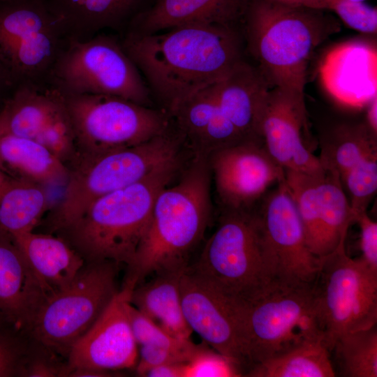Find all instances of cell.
<instances>
[{
    "label": "cell",
    "mask_w": 377,
    "mask_h": 377,
    "mask_svg": "<svg viewBox=\"0 0 377 377\" xmlns=\"http://www.w3.org/2000/svg\"><path fill=\"white\" fill-rule=\"evenodd\" d=\"M120 39L168 115L242 59L235 27L189 24L152 34L125 30Z\"/></svg>",
    "instance_id": "6da1fadb"
},
{
    "label": "cell",
    "mask_w": 377,
    "mask_h": 377,
    "mask_svg": "<svg viewBox=\"0 0 377 377\" xmlns=\"http://www.w3.org/2000/svg\"><path fill=\"white\" fill-rule=\"evenodd\" d=\"M175 185L158 194L124 283L134 288L152 274L184 269L212 216L207 156L192 155Z\"/></svg>",
    "instance_id": "7a4b0ae2"
},
{
    "label": "cell",
    "mask_w": 377,
    "mask_h": 377,
    "mask_svg": "<svg viewBox=\"0 0 377 377\" xmlns=\"http://www.w3.org/2000/svg\"><path fill=\"white\" fill-rule=\"evenodd\" d=\"M326 10L250 0L243 17L245 38L271 87L304 100L307 68L316 48L340 29Z\"/></svg>",
    "instance_id": "3957f363"
},
{
    "label": "cell",
    "mask_w": 377,
    "mask_h": 377,
    "mask_svg": "<svg viewBox=\"0 0 377 377\" xmlns=\"http://www.w3.org/2000/svg\"><path fill=\"white\" fill-rule=\"evenodd\" d=\"M184 161L165 165L140 182L93 202L62 231L89 262L129 265L148 226L155 200L182 169Z\"/></svg>",
    "instance_id": "277c9868"
},
{
    "label": "cell",
    "mask_w": 377,
    "mask_h": 377,
    "mask_svg": "<svg viewBox=\"0 0 377 377\" xmlns=\"http://www.w3.org/2000/svg\"><path fill=\"white\" fill-rule=\"evenodd\" d=\"M183 148L180 137L170 128L133 146L80 157L69 168L63 195L48 219L50 231L66 230L98 198L184 161Z\"/></svg>",
    "instance_id": "5b68a950"
},
{
    "label": "cell",
    "mask_w": 377,
    "mask_h": 377,
    "mask_svg": "<svg viewBox=\"0 0 377 377\" xmlns=\"http://www.w3.org/2000/svg\"><path fill=\"white\" fill-rule=\"evenodd\" d=\"M241 313L249 369L305 341H324L314 283L271 284L241 303Z\"/></svg>",
    "instance_id": "8992f818"
},
{
    "label": "cell",
    "mask_w": 377,
    "mask_h": 377,
    "mask_svg": "<svg viewBox=\"0 0 377 377\" xmlns=\"http://www.w3.org/2000/svg\"><path fill=\"white\" fill-rule=\"evenodd\" d=\"M68 38L47 0H0V83L8 94L49 84Z\"/></svg>",
    "instance_id": "52a82bcc"
},
{
    "label": "cell",
    "mask_w": 377,
    "mask_h": 377,
    "mask_svg": "<svg viewBox=\"0 0 377 377\" xmlns=\"http://www.w3.org/2000/svg\"><path fill=\"white\" fill-rule=\"evenodd\" d=\"M188 268L240 303L271 285L255 209L221 210L219 224Z\"/></svg>",
    "instance_id": "ba28073f"
},
{
    "label": "cell",
    "mask_w": 377,
    "mask_h": 377,
    "mask_svg": "<svg viewBox=\"0 0 377 377\" xmlns=\"http://www.w3.org/2000/svg\"><path fill=\"white\" fill-rule=\"evenodd\" d=\"M49 84L64 94H102L151 107L149 91L120 38L99 33L69 40L52 70Z\"/></svg>",
    "instance_id": "9c48e42d"
},
{
    "label": "cell",
    "mask_w": 377,
    "mask_h": 377,
    "mask_svg": "<svg viewBox=\"0 0 377 377\" xmlns=\"http://www.w3.org/2000/svg\"><path fill=\"white\" fill-rule=\"evenodd\" d=\"M118 266L111 261L84 265L68 286L46 298L26 334L34 343L67 357L117 293Z\"/></svg>",
    "instance_id": "30bf717a"
},
{
    "label": "cell",
    "mask_w": 377,
    "mask_h": 377,
    "mask_svg": "<svg viewBox=\"0 0 377 377\" xmlns=\"http://www.w3.org/2000/svg\"><path fill=\"white\" fill-rule=\"evenodd\" d=\"M64 95L78 158L133 146L170 128L166 112L128 99L102 94Z\"/></svg>",
    "instance_id": "8fae6325"
},
{
    "label": "cell",
    "mask_w": 377,
    "mask_h": 377,
    "mask_svg": "<svg viewBox=\"0 0 377 377\" xmlns=\"http://www.w3.org/2000/svg\"><path fill=\"white\" fill-rule=\"evenodd\" d=\"M345 242L319 258L314 282L324 342L330 352L339 336L377 323V272L360 258H350Z\"/></svg>",
    "instance_id": "7c38bea8"
},
{
    "label": "cell",
    "mask_w": 377,
    "mask_h": 377,
    "mask_svg": "<svg viewBox=\"0 0 377 377\" xmlns=\"http://www.w3.org/2000/svg\"><path fill=\"white\" fill-rule=\"evenodd\" d=\"M271 284L313 283L319 258L309 250L303 226L284 180L255 207Z\"/></svg>",
    "instance_id": "4fadbf2b"
},
{
    "label": "cell",
    "mask_w": 377,
    "mask_h": 377,
    "mask_svg": "<svg viewBox=\"0 0 377 377\" xmlns=\"http://www.w3.org/2000/svg\"><path fill=\"white\" fill-rule=\"evenodd\" d=\"M284 182L301 220L311 252L320 258L346 239L354 214L339 176L284 170Z\"/></svg>",
    "instance_id": "5bb4252c"
},
{
    "label": "cell",
    "mask_w": 377,
    "mask_h": 377,
    "mask_svg": "<svg viewBox=\"0 0 377 377\" xmlns=\"http://www.w3.org/2000/svg\"><path fill=\"white\" fill-rule=\"evenodd\" d=\"M207 161L221 210H252L269 188L284 180V170L260 140L218 149Z\"/></svg>",
    "instance_id": "9a60e30c"
},
{
    "label": "cell",
    "mask_w": 377,
    "mask_h": 377,
    "mask_svg": "<svg viewBox=\"0 0 377 377\" xmlns=\"http://www.w3.org/2000/svg\"><path fill=\"white\" fill-rule=\"evenodd\" d=\"M185 320L213 350L241 367L248 366L242 332L241 304L214 288L188 266L180 279Z\"/></svg>",
    "instance_id": "2e32d148"
},
{
    "label": "cell",
    "mask_w": 377,
    "mask_h": 377,
    "mask_svg": "<svg viewBox=\"0 0 377 377\" xmlns=\"http://www.w3.org/2000/svg\"><path fill=\"white\" fill-rule=\"evenodd\" d=\"M133 288L124 283L92 326L73 343L66 357L71 371L86 369L110 374L135 369L138 344L127 311Z\"/></svg>",
    "instance_id": "e0dca14e"
},
{
    "label": "cell",
    "mask_w": 377,
    "mask_h": 377,
    "mask_svg": "<svg viewBox=\"0 0 377 377\" xmlns=\"http://www.w3.org/2000/svg\"><path fill=\"white\" fill-rule=\"evenodd\" d=\"M259 137L270 156L284 170L311 175L325 172L314 153L304 100L273 87L259 121Z\"/></svg>",
    "instance_id": "ac0fdd59"
},
{
    "label": "cell",
    "mask_w": 377,
    "mask_h": 377,
    "mask_svg": "<svg viewBox=\"0 0 377 377\" xmlns=\"http://www.w3.org/2000/svg\"><path fill=\"white\" fill-rule=\"evenodd\" d=\"M376 46L364 40L337 44L323 56L320 82L330 97L342 106L360 109L377 96Z\"/></svg>",
    "instance_id": "d6986e66"
},
{
    "label": "cell",
    "mask_w": 377,
    "mask_h": 377,
    "mask_svg": "<svg viewBox=\"0 0 377 377\" xmlns=\"http://www.w3.org/2000/svg\"><path fill=\"white\" fill-rule=\"evenodd\" d=\"M215 84L195 92L169 115L174 129L192 155L207 156L218 149L248 140L221 110Z\"/></svg>",
    "instance_id": "ffe728a7"
},
{
    "label": "cell",
    "mask_w": 377,
    "mask_h": 377,
    "mask_svg": "<svg viewBox=\"0 0 377 377\" xmlns=\"http://www.w3.org/2000/svg\"><path fill=\"white\" fill-rule=\"evenodd\" d=\"M47 295L12 238L0 230V313L26 333Z\"/></svg>",
    "instance_id": "44dd1931"
},
{
    "label": "cell",
    "mask_w": 377,
    "mask_h": 377,
    "mask_svg": "<svg viewBox=\"0 0 377 377\" xmlns=\"http://www.w3.org/2000/svg\"><path fill=\"white\" fill-rule=\"evenodd\" d=\"M249 1L156 0L135 16L125 30L152 34L189 24L236 27L242 21Z\"/></svg>",
    "instance_id": "7402d4cb"
},
{
    "label": "cell",
    "mask_w": 377,
    "mask_h": 377,
    "mask_svg": "<svg viewBox=\"0 0 377 377\" xmlns=\"http://www.w3.org/2000/svg\"><path fill=\"white\" fill-rule=\"evenodd\" d=\"M68 114L65 96L53 85L21 87L0 108V135L38 141Z\"/></svg>",
    "instance_id": "603a6c76"
},
{
    "label": "cell",
    "mask_w": 377,
    "mask_h": 377,
    "mask_svg": "<svg viewBox=\"0 0 377 377\" xmlns=\"http://www.w3.org/2000/svg\"><path fill=\"white\" fill-rule=\"evenodd\" d=\"M270 85L258 68L243 59L215 84L223 114L248 140H260L259 121Z\"/></svg>",
    "instance_id": "cb8c5ba5"
},
{
    "label": "cell",
    "mask_w": 377,
    "mask_h": 377,
    "mask_svg": "<svg viewBox=\"0 0 377 377\" xmlns=\"http://www.w3.org/2000/svg\"><path fill=\"white\" fill-rule=\"evenodd\" d=\"M147 0H47L68 40H84L105 30L122 31Z\"/></svg>",
    "instance_id": "d4e9b609"
},
{
    "label": "cell",
    "mask_w": 377,
    "mask_h": 377,
    "mask_svg": "<svg viewBox=\"0 0 377 377\" xmlns=\"http://www.w3.org/2000/svg\"><path fill=\"white\" fill-rule=\"evenodd\" d=\"M10 237L48 297L68 286L84 266V258L63 237L34 230Z\"/></svg>",
    "instance_id": "484cf974"
},
{
    "label": "cell",
    "mask_w": 377,
    "mask_h": 377,
    "mask_svg": "<svg viewBox=\"0 0 377 377\" xmlns=\"http://www.w3.org/2000/svg\"><path fill=\"white\" fill-rule=\"evenodd\" d=\"M184 269L156 274L132 290L130 302L171 336L190 339L193 331L183 314L180 279Z\"/></svg>",
    "instance_id": "4316f807"
},
{
    "label": "cell",
    "mask_w": 377,
    "mask_h": 377,
    "mask_svg": "<svg viewBox=\"0 0 377 377\" xmlns=\"http://www.w3.org/2000/svg\"><path fill=\"white\" fill-rule=\"evenodd\" d=\"M318 156L323 168L341 179L364 162L377 158V134L365 121L341 123L323 135Z\"/></svg>",
    "instance_id": "83f0119b"
},
{
    "label": "cell",
    "mask_w": 377,
    "mask_h": 377,
    "mask_svg": "<svg viewBox=\"0 0 377 377\" xmlns=\"http://www.w3.org/2000/svg\"><path fill=\"white\" fill-rule=\"evenodd\" d=\"M0 165L19 179L40 185L66 182L69 168L38 142L12 135H0Z\"/></svg>",
    "instance_id": "f1b7e54d"
},
{
    "label": "cell",
    "mask_w": 377,
    "mask_h": 377,
    "mask_svg": "<svg viewBox=\"0 0 377 377\" xmlns=\"http://www.w3.org/2000/svg\"><path fill=\"white\" fill-rule=\"evenodd\" d=\"M330 351L323 339L305 341L279 355L251 366L250 377H334Z\"/></svg>",
    "instance_id": "f546056e"
},
{
    "label": "cell",
    "mask_w": 377,
    "mask_h": 377,
    "mask_svg": "<svg viewBox=\"0 0 377 377\" xmlns=\"http://www.w3.org/2000/svg\"><path fill=\"white\" fill-rule=\"evenodd\" d=\"M42 185L17 179L0 189V230L9 235L33 231L47 209Z\"/></svg>",
    "instance_id": "4dcf8cb0"
},
{
    "label": "cell",
    "mask_w": 377,
    "mask_h": 377,
    "mask_svg": "<svg viewBox=\"0 0 377 377\" xmlns=\"http://www.w3.org/2000/svg\"><path fill=\"white\" fill-rule=\"evenodd\" d=\"M332 350L335 351L341 376L377 377L376 325L339 336Z\"/></svg>",
    "instance_id": "1f68e13d"
},
{
    "label": "cell",
    "mask_w": 377,
    "mask_h": 377,
    "mask_svg": "<svg viewBox=\"0 0 377 377\" xmlns=\"http://www.w3.org/2000/svg\"><path fill=\"white\" fill-rule=\"evenodd\" d=\"M340 182L355 214L367 211L377 191V158H371L343 176Z\"/></svg>",
    "instance_id": "d6a6232c"
},
{
    "label": "cell",
    "mask_w": 377,
    "mask_h": 377,
    "mask_svg": "<svg viewBox=\"0 0 377 377\" xmlns=\"http://www.w3.org/2000/svg\"><path fill=\"white\" fill-rule=\"evenodd\" d=\"M127 311L132 333L138 346H156L183 351L193 350L199 346L190 339H179L171 336L131 304L130 301Z\"/></svg>",
    "instance_id": "836d02e7"
},
{
    "label": "cell",
    "mask_w": 377,
    "mask_h": 377,
    "mask_svg": "<svg viewBox=\"0 0 377 377\" xmlns=\"http://www.w3.org/2000/svg\"><path fill=\"white\" fill-rule=\"evenodd\" d=\"M242 367L232 360L214 350L200 346L185 364L184 377L242 376Z\"/></svg>",
    "instance_id": "e575fe53"
},
{
    "label": "cell",
    "mask_w": 377,
    "mask_h": 377,
    "mask_svg": "<svg viewBox=\"0 0 377 377\" xmlns=\"http://www.w3.org/2000/svg\"><path fill=\"white\" fill-rule=\"evenodd\" d=\"M21 334L10 325L0 330V377L22 376L31 348Z\"/></svg>",
    "instance_id": "d590c367"
},
{
    "label": "cell",
    "mask_w": 377,
    "mask_h": 377,
    "mask_svg": "<svg viewBox=\"0 0 377 377\" xmlns=\"http://www.w3.org/2000/svg\"><path fill=\"white\" fill-rule=\"evenodd\" d=\"M327 10H333L348 27L367 34L377 31V9L364 2L325 0Z\"/></svg>",
    "instance_id": "8d00e7d4"
},
{
    "label": "cell",
    "mask_w": 377,
    "mask_h": 377,
    "mask_svg": "<svg viewBox=\"0 0 377 377\" xmlns=\"http://www.w3.org/2000/svg\"><path fill=\"white\" fill-rule=\"evenodd\" d=\"M37 344V343H36ZM39 349L30 351L26 361L22 376L61 377L68 376L71 369L68 362L59 360L56 353L38 344Z\"/></svg>",
    "instance_id": "74e56055"
},
{
    "label": "cell",
    "mask_w": 377,
    "mask_h": 377,
    "mask_svg": "<svg viewBox=\"0 0 377 377\" xmlns=\"http://www.w3.org/2000/svg\"><path fill=\"white\" fill-rule=\"evenodd\" d=\"M200 346L199 345L196 349L191 351L178 350L149 345L140 346L138 360L135 367L136 374L140 376H145L150 369L158 365L187 362L198 351Z\"/></svg>",
    "instance_id": "f35d334b"
},
{
    "label": "cell",
    "mask_w": 377,
    "mask_h": 377,
    "mask_svg": "<svg viewBox=\"0 0 377 377\" xmlns=\"http://www.w3.org/2000/svg\"><path fill=\"white\" fill-rule=\"evenodd\" d=\"M354 222L360 229V257L374 272H377V223L372 220L367 211L355 215Z\"/></svg>",
    "instance_id": "ab89813d"
},
{
    "label": "cell",
    "mask_w": 377,
    "mask_h": 377,
    "mask_svg": "<svg viewBox=\"0 0 377 377\" xmlns=\"http://www.w3.org/2000/svg\"><path fill=\"white\" fill-rule=\"evenodd\" d=\"M186 362L170 363L150 369L145 375L147 377H184Z\"/></svg>",
    "instance_id": "60d3db41"
},
{
    "label": "cell",
    "mask_w": 377,
    "mask_h": 377,
    "mask_svg": "<svg viewBox=\"0 0 377 377\" xmlns=\"http://www.w3.org/2000/svg\"><path fill=\"white\" fill-rule=\"evenodd\" d=\"M274 3L294 6H304L317 9L327 10V5L325 0H269Z\"/></svg>",
    "instance_id": "b9f144b4"
},
{
    "label": "cell",
    "mask_w": 377,
    "mask_h": 377,
    "mask_svg": "<svg viewBox=\"0 0 377 377\" xmlns=\"http://www.w3.org/2000/svg\"><path fill=\"white\" fill-rule=\"evenodd\" d=\"M367 119L365 122L370 129L377 134V96L367 105Z\"/></svg>",
    "instance_id": "7bdbcfd3"
},
{
    "label": "cell",
    "mask_w": 377,
    "mask_h": 377,
    "mask_svg": "<svg viewBox=\"0 0 377 377\" xmlns=\"http://www.w3.org/2000/svg\"><path fill=\"white\" fill-rule=\"evenodd\" d=\"M8 95L7 91L0 83V108Z\"/></svg>",
    "instance_id": "ee69618b"
},
{
    "label": "cell",
    "mask_w": 377,
    "mask_h": 377,
    "mask_svg": "<svg viewBox=\"0 0 377 377\" xmlns=\"http://www.w3.org/2000/svg\"><path fill=\"white\" fill-rule=\"evenodd\" d=\"M6 325H9L3 315L0 313V330Z\"/></svg>",
    "instance_id": "f6af8a7d"
},
{
    "label": "cell",
    "mask_w": 377,
    "mask_h": 377,
    "mask_svg": "<svg viewBox=\"0 0 377 377\" xmlns=\"http://www.w3.org/2000/svg\"><path fill=\"white\" fill-rule=\"evenodd\" d=\"M350 1H355V2H364L366 0H350Z\"/></svg>",
    "instance_id": "bcb514c9"
}]
</instances>
